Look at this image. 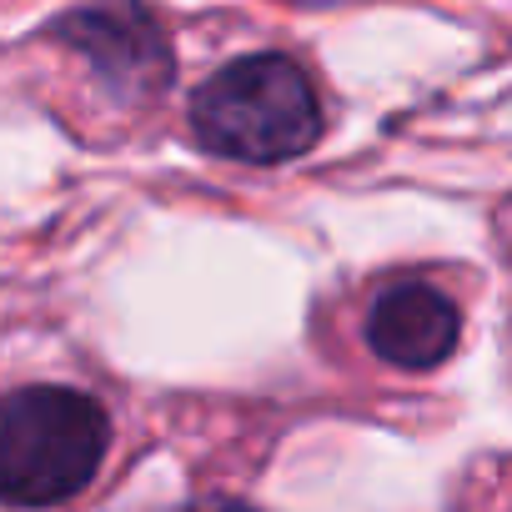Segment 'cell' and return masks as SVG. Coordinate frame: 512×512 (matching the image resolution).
<instances>
[{
  "label": "cell",
  "mask_w": 512,
  "mask_h": 512,
  "mask_svg": "<svg viewBox=\"0 0 512 512\" xmlns=\"http://www.w3.org/2000/svg\"><path fill=\"white\" fill-rule=\"evenodd\" d=\"M191 131L211 156L277 166L322 136V111L307 71L287 56H241L191 96Z\"/></svg>",
  "instance_id": "6da1fadb"
},
{
  "label": "cell",
  "mask_w": 512,
  "mask_h": 512,
  "mask_svg": "<svg viewBox=\"0 0 512 512\" xmlns=\"http://www.w3.org/2000/svg\"><path fill=\"white\" fill-rule=\"evenodd\" d=\"M111 422L76 387H21L0 397V502L51 507L76 497L106 462Z\"/></svg>",
  "instance_id": "7a4b0ae2"
},
{
  "label": "cell",
  "mask_w": 512,
  "mask_h": 512,
  "mask_svg": "<svg viewBox=\"0 0 512 512\" xmlns=\"http://www.w3.org/2000/svg\"><path fill=\"white\" fill-rule=\"evenodd\" d=\"M61 36L126 101H151L171 81V46L146 11H76L61 21Z\"/></svg>",
  "instance_id": "3957f363"
},
{
  "label": "cell",
  "mask_w": 512,
  "mask_h": 512,
  "mask_svg": "<svg viewBox=\"0 0 512 512\" xmlns=\"http://www.w3.org/2000/svg\"><path fill=\"white\" fill-rule=\"evenodd\" d=\"M462 337V312L457 302L432 287V282H392L367 317V342L382 362L422 372L452 357Z\"/></svg>",
  "instance_id": "277c9868"
}]
</instances>
